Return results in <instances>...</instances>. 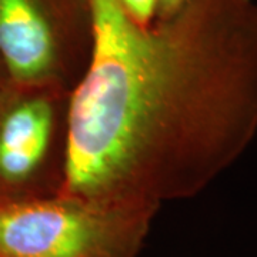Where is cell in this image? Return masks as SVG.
Here are the masks:
<instances>
[{
	"label": "cell",
	"mask_w": 257,
	"mask_h": 257,
	"mask_svg": "<svg viewBox=\"0 0 257 257\" xmlns=\"http://www.w3.org/2000/svg\"><path fill=\"white\" fill-rule=\"evenodd\" d=\"M187 2L190 0H159V9H157L156 20L169 18L170 15H173L175 12L184 6Z\"/></svg>",
	"instance_id": "cell-6"
},
{
	"label": "cell",
	"mask_w": 257,
	"mask_h": 257,
	"mask_svg": "<svg viewBox=\"0 0 257 257\" xmlns=\"http://www.w3.org/2000/svg\"><path fill=\"white\" fill-rule=\"evenodd\" d=\"M157 210L64 193L0 197V257H138Z\"/></svg>",
	"instance_id": "cell-2"
},
{
	"label": "cell",
	"mask_w": 257,
	"mask_h": 257,
	"mask_svg": "<svg viewBox=\"0 0 257 257\" xmlns=\"http://www.w3.org/2000/svg\"><path fill=\"white\" fill-rule=\"evenodd\" d=\"M0 99V197L62 192L67 165L70 92L8 83Z\"/></svg>",
	"instance_id": "cell-4"
},
{
	"label": "cell",
	"mask_w": 257,
	"mask_h": 257,
	"mask_svg": "<svg viewBox=\"0 0 257 257\" xmlns=\"http://www.w3.org/2000/svg\"><path fill=\"white\" fill-rule=\"evenodd\" d=\"M127 16L140 28L152 26L157 18L159 0H117Z\"/></svg>",
	"instance_id": "cell-5"
},
{
	"label": "cell",
	"mask_w": 257,
	"mask_h": 257,
	"mask_svg": "<svg viewBox=\"0 0 257 257\" xmlns=\"http://www.w3.org/2000/svg\"><path fill=\"white\" fill-rule=\"evenodd\" d=\"M90 2L60 193L155 209L196 196L257 135V3L190 0L140 28L117 0Z\"/></svg>",
	"instance_id": "cell-1"
},
{
	"label": "cell",
	"mask_w": 257,
	"mask_h": 257,
	"mask_svg": "<svg viewBox=\"0 0 257 257\" xmlns=\"http://www.w3.org/2000/svg\"><path fill=\"white\" fill-rule=\"evenodd\" d=\"M93 39L90 0H0V67L10 84L72 92Z\"/></svg>",
	"instance_id": "cell-3"
}]
</instances>
